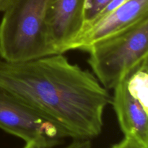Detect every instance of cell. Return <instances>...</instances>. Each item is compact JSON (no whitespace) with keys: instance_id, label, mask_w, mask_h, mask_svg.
<instances>
[{"instance_id":"12","label":"cell","mask_w":148,"mask_h":148,"mask_svg":"<svg viewBox=\"0 0 148 148\" xmlns=\"http://www.w3.org/2000/svg\"><path fill=\"white\" fill-rule=\"evenodd\" d=\"M23 148H46V147H43V146L40 145L38 144V143L31 142V143H26L25 146Z\"/></svg>"},{"instance_id":"3","label":"cell","mask_w":148,"mask_h":148,"mask_svg":"<svg viewBox=\"0 0 148 148\" xmlns=\"http://www.w3.org/2000/svg\"><path fill=\"white\" fill-rule=\"evenodd\" d=\"M88 62L100 83L114 89L132 68L148 59V17L90 46Z\"/></svg>"},{"instance_id":"8","label":"cell","mask_w":148,"mask_h":148,"mask_svg":"<svg viewBox=\"0 0 148 148\" xmlns=\"http://www.w3.org/2000/svg\"><path fill=\"white\" fill-rule=\"evenodd\" d=\"M111 0H87L85 10V27L94 20Z\"/></svg>"},{"instance_id":"9","label":"cell","mask_w":148,"mask_h":148,"mask_svg":"<svg viewBox=\"0 0 148 148\" xmlns=\"http://www.w3.org/2000/svg\"><path fill=\"white\" fill-rule=\"evenodd\" d=\"M109 148H148V145L143 144L133 137H124L121 142L114 145Z\"/></svg>"},{"instance_id":"5","label":"cell","mask_w":148,"mask_h":148,"mask_svg":"<svg viewBox=\"0 0 148 148\" xmlns=\"http://www.w3.org/2000/svg\"><path fill=\"white\" fill-rule=\"evenodd\" d=\"M0 129L25 143L46 148L68 137L57 124L14 95L0 90Z\"/></svg>"},{"instance_id":"10","label":"cell","mask_w":148,"mask_h":148,"mask_svg":"<svg viewBox=\"0 0 148 148\" xmlns=\"http://www.w3.org/2000/svg\"><path fill=\"white\" fill-rule=\"evenodd\" d=\"M63 148H92L90 140H74L72 143Z\"/></svg>"},{"instance_id":"11","label":"cell","mask_w":148,"mask_h":148,"mask_svg":"<svg viewBox=\"0 0 148 148\" xmlns=\"http://www.w3.org/2000/svg\"><path fill=\"white\" fill-rule=\"evenodd\" d=\"M11 0H0V12H4Z\"/></svg>"},{"instance_id":"2","label":"cell","mask_w":148,"mask_h":148,"mask_svg":"<svg viewBox=\"0 0 148 148\" xmlns=\"http://www.w3.org/2000/svg\"><path fill=\"white\" fill-rule=\"evenodd\" d=\"M53 0H11L0 23V56L20 62L53 54L47 17Z\"/></svg>"},{"instance_id":"4","label":"cell","mask_w":148,"mask_h":148,"mask_svg":"<svg viewBox=\"0 0 148 148\" xmlns=\"http://www.w3.org/2000/svg\"><path fill=\"white\" fill-rule=\"evenodd\" d=\"M113 90L111 103L124 137L148 145V59L129 71Z\"/></svg>"},{"instance_id":"7","label":"cell","mask_w":148,"mask_h":148,"mask_svg":"<svg viewBox=\"0 0 148 148\" xmlns=\"http://www.w3.org/2000/svg\"><path fill=\"white\" fill-rule=\"evenodd\" d=\"M87 0H53L47 17L53 54L70 51L85 25Z\"/></svg>"},{"instance_id":"1","label":"cell","mask_w":148,"mask_h":148,"mask_svg":"<svg viewBox=\"0 0 148 148\" xmlns=\"http://www.w3.org/2000/svg\"><path fill=\"white\" fill-rule=\"evenodd\" d=\"M0 90L40 112L74 140L101 134L111 101L93 73L71 63L63 53L20 62L1 59Z\"/></svg>"},{"instance_id":"6","label":"cell","mask_w":148,"mask_h":148,"mask_svg":"<svg viewBox=\"0 0 148 148\" xmlns=\"http://www.w3.org/2000/svg\"><path fill=\"white\" fill-rule=\"evenodd\" d=\"M146 17H148V0H129L85 25L70 50L86 51L94 43L121 33Z\"/></svg>"}]
</instances>
